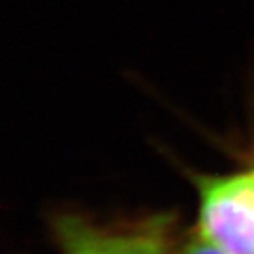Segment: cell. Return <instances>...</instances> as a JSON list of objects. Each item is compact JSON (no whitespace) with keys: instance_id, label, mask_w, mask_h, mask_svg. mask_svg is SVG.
I'll use <instances>...</instances> for the list:
<instances>
[{"instance_id":"obj_2","label":"cell","mask_w":254,"mask_h":254,"mask_svg":"<svg viewBox=\"0 0 254 254\" xmlns=\"http://www.w3.org/2000/svg\"><path fill=\"white\" fill-rule=\"evenodd\" d=\"M174 216L155 215L119 230H106L104 254H170Z\"/></svg>"},{"instance_id":"obj_3","label":"cell","mask_w":254,"mask_h":254,"mask_svg":"<svg viewBox=\"0 0 254 254\" xmlns=\"http://www.w3.org/2000/svg\"><path fill=\"white\" fill-rule=\"evenodd\" d=\"M62 254H104L106 230L81 216L64 215L55 221Z\"/></svg>"},{"instance_id":"obj_4","label":"cell","mask_w":254,"mask_h":254,"mask_svg":"<svg viewBox=\"0 0 254 254\" xmlns=\"http://www.w3.org/2000/svg\"><path fill=\"white\" fill-rule=\"evenodd\" d=\"M177 254H228V253L223 251L221 248H218L198 228H195V230L187 235L184 243L179 246Z\"/></svg>"},{"instance_id":"obj_1","label":"cell","mask_w":254,"mask_h":254,"mask_svg":"<svg viewBox=\"0 0 254 254\" xmlns=\"http://www.w3.org/2000/svg\"><path fill=\"white\" fill-rule=\"evenodd\" d=\"M198 230L228 254H254V167L196 180Z\"/></svg>"}]
</instances>
